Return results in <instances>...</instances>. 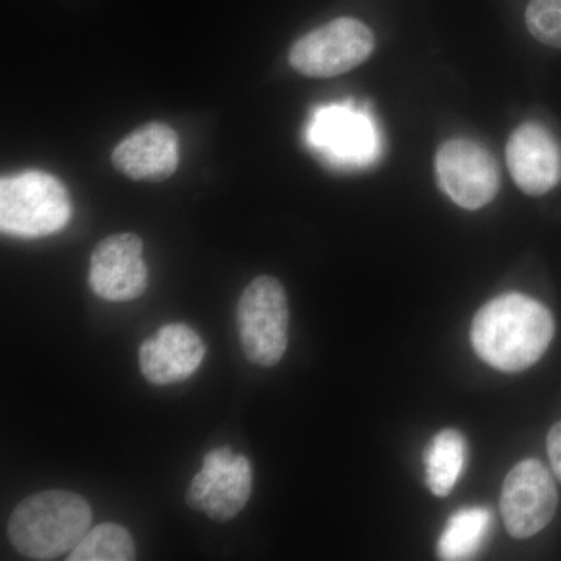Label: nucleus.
<instances>
[{"mask_svg":"<svg viewBox=\"0 0 561 561\" xmlns=\"http://www.w3.org/2000/svg\"><path fill=\"white\" fill-rule=\"evenodd\" d=\"M548 456L551 460L553 472L561 481V421L553 424L548 435Z\"/></svg>","mask_w":561,"mask_h":561,"instance_id":"18","label":"nucleus"},{"mask_svg":"<svg viewBox=\"0 0 561 561\" xmlns=\"http://www.w3.org/2000/svg\"><path fill=\"white\" fill-rule=\"evenodd\" d=\"M253 490V471L245 456L230 446L213 449L192 479L186 504L214 522H230L245 508Z\"/></svg>","mask_w":561,"mask_h":561,"instance_id":"7","label":"nucleus"},{"mask_svg":"<svg viewBox=\"0 0 561 561\" xmlns=\"http://www.w3.org/2000/svg\"><path fill=\"white\" fill-rule=\"evenodd\" d=\"M238 330L243 354L251 364L273 367L289 343V302L283 284L273 276H257L238 302Z\"/></svg>","mask_w":561,"mask_h":561,"instance_id":"4","label":"nucleus"},{"mask_svg":"<svg viewBox=\"0 0 561 561\" xmlns=\"http://www.w3.org/2000/svg\"><path fill=\"white\" fill-rule=\"evenodd\" d=\"M205 354V343L192 328L183 323L165 324L140 345V373L154 386L183 382L198 370Z\"/></svg>","mask_w":561,"mask_h":561,"instance_id":"13","label":"nucleus"},{"mask_svg":"<svg viewBox=\"0 0 561 561\" xmlns=\"http://www.w3.org/2000/svg\"><path fill=\"white\" fill-rule=\"evenodd\" d=\"M467 461V442L459 431L443 430L432 438L426 453L427 486L435 496L445 497L459 482Z\"/></svg>","mask_w":561,"mask_h":561,"instance_id":"14","label":"nucleus"},{"mask_svg":"<svg viewBox=\"0 0 561 561\" xmlns=\"http://www.w3.org/2000/svg\"><path fill=\"white\" fill-rule=\"evenodd\" d=\"M144 243L133 232L103 239L91 254L90 286L98 297L111 302L136 300L147 289Z\"/></svg>","mask_w":561,"mask_h":561,"instance_id":"10","label":"nucleus"},{"mask_svg":"<svg viewBox=\"0 0 561 561\" xmlns=\"http://www.w3.org/2000/svg\"><path fill=\"white\" fill-rule=\"evenodd\" d=\"M309 144L332 164L362 168L381 153L378 128L367 113L350 105H331L313 114Z\"/></svg>","mask_w":561,"mask_h":561,"instance_id":"8","label":"nucleus"},{"mask_svg":"<svg viewBox=\"0 0 561 561\" xmlns=\"http://www.w3.org/2000/svg\"><path fill=\"white\" fill-rule=\"evenodd\" d=\"M526 25L535 39L561 49V0H530L526 9Z\"/></svg>","mask_w":561,"mask_h":561,"instance_id":"17","label":"nucleus"},{"mask_svg":"<svg viewBox=\"0 0 561 561\" xmlns=\"http://www.w3.org/2000/svg\"><path fill=\"white\" fill-rule=\"evenodd\" d=\"M136 549L130 531L119 524L103 523L87 531L69 561H130Z\"/></svg>","mask_w":561,"mask_h":561,"instance_id":"16","label":"nucleus"},{"mask_svg":"<svg viewBox=\"0 0 561 561\" xmlns=\"http://www.w3.org/2000/svg\"><path fill=\"white\" fill-rule=\"evenodd\" d=\"M556 332L551 311L523 294H504L479 309L471 324L476 354L496 370H526L541 359Z\"/></svg>","mask_w":561,"mask_h":561,"instance_id":"1","label":"nucleus"},{"mask_svg":"<svg viewBox=\"0 0 561 561\" xmlns=\"http://www.w3.org/2000/svg\"><path fill=\"white\" fill-rule=\"evenodd\" d=\"M435 175L443 194L463 209H481L500 192L497 162L474 139L445 140L435 154Z\"/></svg>","mask_w":561,"mask_h":561,"instance_id":"6","label":"nucleus"},{"mask_svg":"<svg viewBox=\"0 0 561 561\" xmlns=\"http://www.w3.org/2000/svg\"><path fill=\"white\" fill-rule=\"evenodd\" d=\"M111 162L130 180L160 183L171 179L179 169V135L168 124L150 122L117 144Z\"/></svg>","mask_w":561,"mask_h":561,"instance_id":"12","label":"nucleus"},{"mask_svg":"<svg viewBox=\"0 0 561 561\" xmlns=\"http://www.w3.org/2000/svg\"><path fill=\"white\" fill-rule=\"evenodd\" d=\"M72 202L57 176L25 171L0 180V230L21 239L57 234L68 227Z\"/></svg>","mask_w":561,"mask_h":561,"instance_id":"3","label":"nucleus"},{"mask_svg":"<svg viewBox=\"0 0 561 561\" xmlns=\"http://www.w3.org/2000/svg\"><path fill=\"white\" fill-rule=\"evenodd\" d=\"M91 523V505L80 494L41 491L25 497L11 513L9 538L27 559L57 560L77 548Z\"/></svg>","mask_w":561,"mask_h":561,"instance_id":"2","label":"nucleus"},{"mask_svg":"<svg viewBox=\"0 0 561 561\" xmlns=\"http://www.w3.org/2000/svg\"><path fill=\"white\" fill-rule=\"evenodd\" d=\"M513 181L526 195L541 197L561 183V144L540 122H524L505 146Z\"/></svg>","mask_w":561,"mask_h":561,"instance_id":"11","label":"nucleus"},{"mask_svg":"<svg viewBox=\"0 0 561 561\" xmlns=\"http://www.w3.org/2000/svg\"><path fill=\"white\" fill-rule=\"evenodd\" d=\"M375 46V35L368 25L343 16L295 41L289 62L309 79H334L367 61Z\"/></svg>","mask_w":561,"mask_h":561,"instance_id":"5","label":"nucleus"},{"mask_svg":"<svg viewBox=\"0 0 561 561\" xmlns=\"http://www.w3.org/2000/svg\"><path fill=\"white\" fill-rule=\"evenodd\" d=\"M491 527L489 508L467 507L454 513L438 540L442 560H470L481 551Z\"/></svg>","mask_w":561,"mask_h":561,"instance_id":"15","label":"nucleus"},{"mask_svg":"<svg viewBox=\"0 0 561 561\" xmlns=\"http://www.w3.org/2000/svg\"><path fill=\"white\" fill-rule=\"evenodd\" d=\"M559 504L556 482L540 460L516 465L502 485L501 513L513 538L526 540L552 522Z\"/></svg>","mask_w":561,"mask_h":561,"instance_id":"9","label":"nucleus"}]
</instances>
